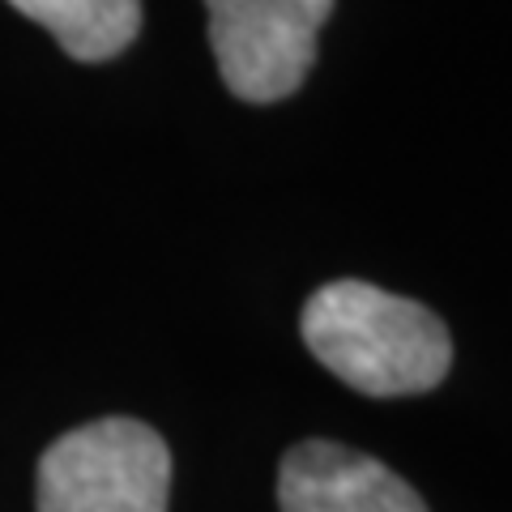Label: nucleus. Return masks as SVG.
Instances as JSON below:
<instances>
[{
    "label": "nucleus",
    "instance_id": "obj_1",
    "mask_svg": "<svg viewBox=\"0 0 512 512\" xmlns=\"http://www.w3.org/2000/svg\"><path fill=\"white\" fill-rule=\"evenodd\" d=\"M303 342L333 376L367 397L427 393L448 376L444 320L372 282H329L303 308Z\"/></svg>",
    "mask_w": 512,
    "mask_h": 512
},
{
    "label": "nucleus",
    "instance_id": "obj_2",
    "mask_svg": "<svg viewBox=\"0 0 512 512\" xmlns=\"http://www.w3.org/2000/svg\"><path fill=\"white\" fill-rule=\"evenodd\" d=\"M167 495L171 453L137 419L73 427L39 461V512H167Z\"/></svg>",
    "mask_w": 512,
    "mask_h": 512
},
{
    "label": "nucleus",
    "instance_id": "obj_3",
    "mask_svg": "<svg viewBox=\"0 0 512 512\" xmlns=\"http://www.w3.org/2000/svg\"><path fill=\"white\" fill-rule=\"evenodd\" d=\"M205 9L227 90L244 103H278L308 82L333 0H205Z\"/></svg>",
    "mask_w": 512,
    "mask_h": 512
},
{
    "label": "nucleus",
    "instance_id": "obj_4",
    "mask_svg": "<svg viewBox=\"0 0 512 512\" xmlns=\"http://www.w3.org/2000/svg\"><path fill=\"white\" fill-rule=\"evenodd\" d=\"M282 512H427L406 478L333 440H303L278 470Z\"/></svg>",
    "mask_w": 512,
    "mask_h": 512
},
{
    "label": "nucleus",
    "instance_id": "obj_5",
    "mask_svg": "<svg viewBox=\"0 0 512 512\" xmlns=\"http://www.w3.org/2000/svg\"><path fill=\"white\" fill-rule=\"evenodd\" d=\"M22 18L52 30L82 64L120 56L141 30V0H9Z\"/></svg>",
    "mask_w": 512,
    "mask_h": 512
}]
</instances>
